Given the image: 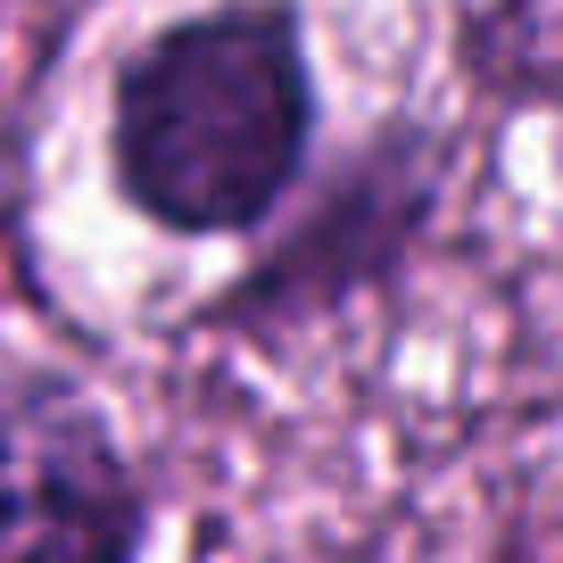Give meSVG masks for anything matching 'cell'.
I'll list each match as a JSON object with an SVG mask.
<instances>
[{
  "instance_id": "1",
  "label": "cell",
  "mask_w": 563,
  "mask_h": 563,
  "mask_svg": "<svg viewBox=\"0 0 563 563\" xmlns=\"http://www.w3.org/2000/svg\"><path fill=\"white\" fill-rule=\"evenodd\" d=\"M108 191L158 241H257L323 166L307 0H199L108 67Z\"/></svg>"
},
{
  "instance_id": "2",
  "label": "cell",
  "mask_w": 563,
  "mask_h": 563,
  "mask_svg": "<svg viewBox=\"0 0 563 563\" xmlns=\"http://www.w3.org/2000/svg\"><path fill=\"white\" fill-rule=\"evenodd\" d=\"M448 183H456V141L440 117L398 108V117L365 124L340 158L307 175L282 224L257 232L249 257L183 316V332L274 356L299 332H323V323L389 299L431 257Z\"/></svg>"
},
{
  "instance_id": "3",
  "label": "cell",
  "mask_w": 563,
  "mask_h": 563,
  "mask_svg": "<svg viewBox=\"0 0 563 563\" xmlns=\"http://www.w3.org/2000/svg\"><path fill=\"white\" fill-rule=\"evenodd\" d=\"M158 489L84 373L0 340V563H150Z\"/></svg>"
}]
</instances>
